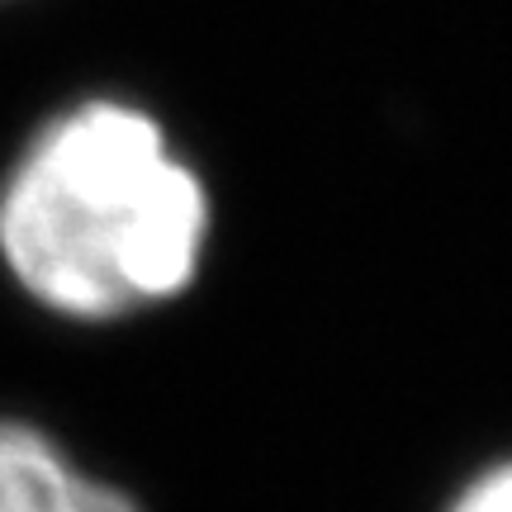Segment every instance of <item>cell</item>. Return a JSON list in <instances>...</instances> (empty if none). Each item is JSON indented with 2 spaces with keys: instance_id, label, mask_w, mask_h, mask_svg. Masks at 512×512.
Masks as SVG:
<instances>
[{
  "instance_id": "1",
  "label": "cell",
  "mask_w": 512,
  "mask_h": 512,
  "mask_svg": "<svg viewBox=\"0 0 512 512\" xmlns=\"http://www.w3.org/2000/svg\"><path fill=\"white\" fill-rule=\"evenodd\" d=\"M209 228L200 171L152 114L110 95L48 119L0 185L5 271L76 323H114L190 290Z\"/></svg>"
},
{
  "instance_id": "2",
  "label": "cell",
  "mask_w": 512,
  "mask_h": 512,
  "mask_svg": "<svg viewBox=\"0 0 512 512\" xmlns=\"http://www.w3.org/2000/svg\"><path fill=\"white\" fill-rule=\"evenodd\" d=\"M0 512H143L110 479L81 470L48 432L0 418Z\"/></svg>"
},
{
  "instance_id": "3",
  "label": "cell",
  "mask_w": 512,
  "mask_h": 512,
  "mask_svg": "<svg viewBox=\"0 0 512 512\" xmlns=\"http://www.w3.org/2000/svg\"><path fill=\"white\" fill-rule=\"evenodd\" d=\"M451 512H512V465H498L489 475H479L451 503Z\"/></svg>"
}]
</instances>
